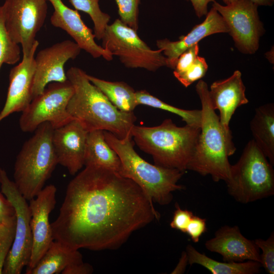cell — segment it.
<instances>
[{
    "mask_svg": "<svg viewBox=\"0 0 274 274\" xmlns=\"http://www.w3.org/2000/svg\"><path fill=\"white\" fill-rule=\"evenodd\" d=\"M160 215L141 188L114 171L85 166L68 183L54 240L72 250L116 249Z\"/></svg>",
    "mask_w": 274,
    "mask_h": 274,
    "instance_id": "obj_1",
    "label": "cell"
},
{
    "mask_svg": "<svg viewBox=\"0 0 274 274\" xmlns=\"http://www.w3.org/2000/svg\"><path fill=\"white\" fill-rule=\"evenodd\" d=\"M87 74L75 66L66 75L74 92L67 106L70 115L88 132L102 130L120 139L132 136L136 118L133 112H124L115 107L88 79Z\"/></svg>",
    "mask_w": 274,
    "mask_h": 274,
    "instance_id": "obj_2",
    "label": "cell"
},
{
    "mask_svg": "<svg viewBox=\"0 0 274 274\" xmlns=\"http://www.w3.org/2000/svg\"><path fill=\"white\" fill-rule=\"evenodd\" d=\"M201 105L200 131L187 170L202 176L210 175L215 182L226 183L231 164L228 158L236 151L230 128L223 126L211 105L209 88L202 80L195 87Z\"/></svg>",
    "mask_w": 274,
    "mask_h": 274,
    "instance_id": "obj_3",
    "label": "cell"
},
{
    "mask_svg": "<svg viewBox=\"0 0 274 274\" xmlns=\"http://www.w3.org/2000/svg\"><path fill=\"white\" fill-rule=\"evenodd\" d=\"M200 131V126L186 124L179 127L166 119L153 127L134 125L131 135L140 149L152 156L155 164L185 172Z\"/></svg>",
    "mask_w": 274,
    "mask_h": 274,
    "instance_id": "obj_4",
    "label": "cell"
},
{
    "mask_svg": "<svg viewBox=\"0 0 274 274\" xmlns=\"http://www.w3.org/2000/svg\"><path fill=\"white\" fill-rule=\"evenodd\" d=\"M104 135L120 159L119 174L136 184L152 203L168 204L173 199V192L183 189L178 182L185 172L147 162L135 151L132 136L120 139L107 131Z\"/></svg>",
    "mask_w": 274,
    "mask_h": 274,
    "instance_id": "obj_5",
    "label": "cell"
},
{
    "mask_svg": "<svg viewBox=\"0 0 274 274\" xmlns=\"http://www.w3.org/2000/svg\"><path fill=\"white\" fill-rule=\"evenodd\" d=\"M53 130L48 122L41 124L16 157L14 182L27 200L35 198L43 189L58 164L52 142Z\"/></svg>",
    "mask_w": 274,
    "mask_h": 274,
    "instance_id": "obj_6",
    "label": "cell"
},
{
    "mask_svg": "<svg viewBox=\"0 0 274 274\" xmlns=\"http://www.w3.org/2000/svg\"><path fill=\"white\" fill-rule=\"evenodd\" d=\"M273 166L254 140H250L237 162L231 165L226 183L228 193L242 203L273 195Z\"/></svg>",
    "mask_w": 274,
    "mask_h": 274,
    "instance_id": "obj_7",
    "label": "cell"
},
{
    "mask_svg": "<svg viewBox=\"0 0 274 274\" xmlns=\"http://www.w3.org/2000/svg\"><path fill=\"white\" fill-rule=\"evenodd\" d=\"M102 47L130 68L155 72L166 66V58L159 49L154 50L139 36L137 31L120 19L108 24L101 39Z\"/></svg>",
    "mask_w": 274,
    "mask_h": 274,
    "instance_id": "obj_8",
    "label": "cell"
},
{
    "mask_svg": "<svg viewBox=\"0 0 274 274\" xmlns=\"http://www.w3.org/2000/svg\"><path fill=\"white\" fill-rule=\"evenodd\" d=\"M74 92V87L68 80L49 83L22 112L19 121L21 130L33 132L45 122H49L55 129L74 119L67 111Z\"/></svg>",
    "mask_w": 274,
    "mask_h": 274,
    "instance_id": "obj_9",
    "label": "cell"
},
{
    "mask_svg": "<svg viewBox=\"0 0 274 274\" xmlns=\"http://www.w3.org/2000/svg\"><path fill=\"white\" fill-rule=\"evenodd\" d=\"M0 185L2 193L15 209L16 218L14 239L6 259L2 273L20 274L24 267L29 263L32 247L29 204L19 192L14 181L1 168Z\"/></svg>",
    "mask_w": 274,
    "mask_h": 274,
    "instance_id": "obj_10",
    "label": "cell"
},
{
    "mask_svg": "<svg viewBox=\"0 0 274 274\" xmlns=\"http://www.w3.org/2000/svg\"><path fill=\"white\" fill-rule=\"evenodd\" d=\"M4 24L12 40L20 44L23 56L31 52L37 34L48 12L46 0H5L2 6Z\"/></svg>",
    "mask_w": 274,
    "mask_h": 274,
    "instance_id": "obj_11",
    "label": "cell"
},
{
    "mask_svg": "<svg viewBox=\"0 0 274 274\" xmlns=\"http://www.w3.org/2000/svg\"><path fill=\"white\" fill-rule=\"evenodd\" d=\"M212 7L222 17L238 50L244 54L255 53L264 32L258 6L250 0H237L226 6L215 1Z\"/></svg>",
    "mask_w": 274,
    "mask_h": 274,
    "instance_id": "obj_12",
    "label": "cell"
},
{
    "mask_svg": "<svg viewBox=\"0 0 274 274\" xmlns=\"http://www.w3.org/2000/svg\"><path fill=\"white\" fill-rule=\"evenodd\" d=\"M81 50L75 41L64 40L38 53L35 57L36 69L31 89L32 99L42 93L49 83L67 80L64 64L68 60L75 59Z\"/></svg>",
    "mask_w": 274,
    "mask_h": 274,
    "instance_id": "obj_13",
    "label": "cell"
},
{
    "mask_svg": "<svg viewBox=\"0 0 274 274\" xmlns=\"http://www.w3.org/2000/svg\"><path fill=\"white\" fill-rule=\"evenodd\" d=\"M56 191L54 185H49L29 200L32 247L27 274L37 265L54 240L49 217L56 203Z\"/></svg>",
    "mask_w": 274,
    "mask_h": 274,
    "instance_id": "obj_14",
    "label": "cell"
},
{
    "mask_svg": "<svg viewBox=\"0 0 274 274\" xmlns=\"http://www.w3.org/2000/svg\"><path fill=\"white\" fill-rule=\"evenodd\" d=\"M88 131L76 119L54 129L52 137L58 164L75 175L84 166Z\"/></svg>",
    "mask_w": 274,
    "mask_h": 274,
    "instance_id": "obj_15",
    "label": "cell"
},
{
    "mask_svg": "<svg viewBox=\"0 0 274 274\" xmlns=\"http://www.w3.org/2000/svg\"><path fill=\"white\" fill-rule=\"evenodd\" d=\"M52 4L54 12L50 22L54 27L66 31L82 50L93 58L102 57L107 61L113 59L112 54L98 45L92 30L84 23L77 10L66 6L62 0H46Z\"/></svg>",
    "mask_w": 274,
    "mask_h": 274,
    "instance_id": "obj_16",
    "label": "cell"
},
{
    "mask_svg": "<svg viewBox=\"0 0 274 274\" xmlns=\"http://www.w3.org/2000/svg\"><path fill=\"white\" fill-rule=\"evenodd\" d=\"M38 41L27 56L10 71L9 85L5 104L0 112V122L10 114L23 112L32 99L31 89L36 69L35 55Z\"/></svg>",
    "mask_w": 274,
    "mask_h": 274,
    "instance_id": "obj_17",
    "label": "cell"
},
{
    "mask_svg": "<svg viewBox=\"0 0 274 274\" xmlns=\"http://www.w3.org/2000/svg\"><path fill=\"white\" fill-rule=\"evenodd\" d=\"M205 246L209 251L221 255L224 262L252 260L260 263L259 249L254 240L242 234L237 226L221 227L213 237L206 242Z\"/></svg>",
    "mask_w": 274,
    "mask_h": 274,
    "instance_id": "obj_18",
    "label": "cell"
},
{
    "mask_svg": "<svg viewBox=\"0 0 274 274\" xmlns=\"http://www.w3.org/2000/svg\"><path fill=\"white\" fill-rule=\"evenodd\" d=\"M228 31L222 17L212 7L208 12L204 20L195 25L187 35L182 36L177 41H171L167 39L158 40L156 45L166 58V66L174 69L178 58L187 49L207 36Z\"/></svg>",
    "mask_w": 274,
    "mask_h": 274,
    "instance_id": "obj_19",
    "label": "cell"
},
{
    "mask_svg": "<svg viewBox=\"0 0 274 274\" xmlns=\"http://www.w3.org/2000/svg\"><path fill=\"white\" fill-rule=\"evenodd\" d=\"M246 87L239 71H235L227 79L214 82L209 89L212 108L219 112V118L223 126L229 128V124L237 108L248 103Z\"/></svg>",
    "mask_w": 274,
    "mask_h": 274,
    "instance_id": "obj_20",
    "label": "cell"
},
{
    "mask_svg": "<svg viewBox=\"0 0 274 274\" xmlns=\"http://www.w3.org/2000/svg\"><path fill=\"white\" fill-rule=\"evenodd\" d=\"M84 166L102 167L119 174L121 168L120 159L107 142L104 130H95L88 132Z\"/></svg>",
    "mask_w": 274,
    "mask_h": 274,
    "instance_id": "obj_21",
    "label": "cell"
},
{
    "mask_svg": "<svg viewBox=\"0 0 274 274\" xmlns=\"http://www.w3.org/2000/svg\"><path fill=\"white\" fill-rule=\"evenodd\" d=\"M250 130L257 146L274 165V105L257 108L250 122Z\"/></svg>",
    "mask_w": 274,
    "mask_h": 274,
    "instance_id": "obj_22",
    "label": "cell"
},
{
    "mask_svg": "<svg viewBox=\"0 0 274 274\" xmlns=\"http://www.w3.org/2000/svg\"><path fill=\"white\" fill-rule=\"evenodd\" d=\"M82 261V255L78 250L70 249L53 240L29 274L59 273L67 266Z\"/></svg>",
    "mask_w": 274,
    "mask_h": 274,
    "instance_id": "obj_23",
    "label": "cell"
},
{
    "mask_svg": "<svg viewBox=\"0 0 274 274\" xmlns=\"http://www.w3.org/2000/svg\"><path fill=\"white\" fill-rule=\"evenodd\" d=\"M188 264H197L209 270L212 274H255L260 272L261 264L257 261L220 262L198 252L193 246L188 245L186 249Z\"/></svg>",
    "mask_w": 274,
    "mask_h": 274,
    "instance_id": "obj_24",
    "label": "cell"
},
{
    "mask_svg": "<svg viewBox=\"0 0 274 274\" xmlns=\"http://www.w3.org/2000/svg\"><path fill=\"white\" fill-rule=\"evenodd\" d=\"M87 76L118 110L124 112H133L138 106L136 91L127 83L106 81L88 74Z\"/></svg>",
    "mask_w": 274,
    "mask_h": 274,
    "instance_id": "obj_25",
    "label": "cell"
},
{
    "mask_svg": "<svg viewBox=\"0 0 274 274\" xmlns=\"http://www.w3.org/2000/svg\"><path fill=\"white\" fill-rule=\"evenodd\" d=\"M138 105H142L166 111L180 117L186 124L200 126L201 110H185L168 104L145 90L136 91Z\"/></svg>",
    "mask_w": 274,
    "mask_h": 274,
    "instance_id": "obj_26",
    "label": "cell"
},
{
    "mask_svg": "<svg viewBox=\"0 0 274 274\" xmlns=\"http://www.w3.org/2000/svg\"><path fill=\"white\" fill-rule=\"evenodd\" d=\"M76 10L88 14L94 24V35L98 40H101L110 21V16L101 11L99 0H69Z\"/></svg>",
    "mask_w": 274,
    "mask_h": 274,
    "instance_id": "obj_27",
    "label": "cell"
},
{
    "mask_svg": "<svg viewBox=\"0 0 274 274\" xmlns=\"http://www.w3.org/2000/svg\"><path fill=\"white\" fill-rule=\"evenodd\" d=\"M21 50L19 44L9 36L4 24L2 6H0V70L4 63L14 64L20 58Z\"/></svg>",
    "mask_w": 274,
    "mask_h": 274,
    "instance_id": "obj_28",
    "label": "cell"
},
{
    "mask_svg": "<svg viewBox=\"0 0 274 274\" xmlns=\"http://www.w3.org/2000/svg\"><path fill=\"white\" fill-rule=\"evenodd\" d=\"M16 224V215L0 223V274L14 239Z\"/></svg>",
    "mask_w": 274,
    "mask_h": 274,
    "instance_id": "obj_29",
    "label": "cell"
},
{
    "mask_svg": "<svg viewBox=\"0 0 274 274\" xmlns=\"http://www.w3.org/2000/svg\"><path fill=\"white\" fill-rule=\"evenodd\" d=\"M140 1L115 0L120 20L136 31L139 28V6Z\"/></svg>",
    "mask_w": 274,
    "mask_h": 274,
    "instance_id": "obj_30",
    "label": "cell"
},
{
    "mask_svg": "<svg viewBox=\"0 0 274 274\" xmlns=\"http://www.w3.org/2000/svg\"><path fill=\"white\" fill-rule=\"evenodd\" d=\"M208 64L203 57L197 56L194 62L185 71L174 75L177 80L185 87L200 80L206 74Z\"/></svg>",
    "mask_w": 274,
    "mask_h": 274,
    "instance_id": "obj_31",
    "label": "cell"
},
{
    "mask_svg": "<svg viewBox=\"0 0 274 274\" xmlns=\"http://www.w3.org/2000/svg\"><path fill=\"white\" fill-rule=\"evenodd\" d=\"M254 242L261 249L260 264L269 274L274 273V232L272 231L266 239H256Z\"/></svg>",
    "mask_w": 274,
    "mask_h": 274,
    "instance_id": "obj_32",
    "label": "cell"
},
{
    "mask_svg": "<svg viewBox=\"0 0 274 274\" xmlns=\"http://www.w3.org/2000/svg\"><path fill=\"white\" fill-rule=\"evenodd\" d=\"M198 52L199 46L196 44L182 53L174 69V75L181 73L191 66L198 56Z\"/></svg>",
    "mask_w": 274,
    "mask_h": 274,
    "instance_id": "obj_33",
    "label": "cell"
},
{
    "mask_svg": "<svg viewBox=\"0 0 274 274\" xmlns=\"http://www.w3.org/2000/svg\"><path fill=\"white\" fill-rule=\"evenodd\" d=\"M193 216V213L188 210L182 209L178 203L176 204V210L170 223V226L174 229L185 233L187 227Z\"/></svg>",
    "mask_w": 274,
    "mask_h": 274,
    "instance_id": "obj_34",
    "label": "cell"
},
{
    "mask_svg": "<svg viewBox=\"0 0 274 274\" xmlns=\"http://www.w3.org/2000/svg\"><path fill=\"white\" fill-rule=\"evenodd\" d=\"M207 230L206 219L193 215L186 230V232L195 243Z\"/></svg>",
    "mask_w": 274,
    "mask_h": 274,
    "instance_id": "obj_35",
    "label": "cell"
},
{
    "mask_svg": "<svg viewBox=\"0 0 274 274\" xmlns=\"http://www.w3.org/2000/svg\"><path fill=\"white\" fill-rule=\"evenodd\" d=\"M15 215V209L11 202L0 193V223Z\"/></svg>",
    "mask_w": 274,
    "mask_h": 274,
    "instance_id": "obj_36",
    "label": "cell"
},
{
    "mask_svg": "<svg viewBox=\"0 0 274 274\" xmlns=\"http://www.w3.org/2000/svg\"><path fill=\"white\" fill-rule=\"evenodd\" d=\"M93 272L91 265L83 261L70 265L61 272L62 274H89Z\"/></svg>",
    "mask_w": 274,
    "mask_h": 274,
    "instance_id": "obj_37",
    "label": "cell"
},
{
    "mask_svg": "<svg viewBox=\"0 0 274 274\" xmlns=\"http://www.w3.org/2000/svg\"><path fill=\"white\" fill-rule=\"evenodd\" d=\"M190 1L193 7L196 15L199 18L206 15L208 13V6L210 2L215 0H187Z\"/></svg>",
    "mask_w": 274,
    "mask_h": 274,
    "instance_id": "obj_38",
    "label": "cell"
},
{
    "mask_svg": "<svg viewBox=\"0 0 274 274\" xmlns=\"http://www.w3.org/2000/svg\"><path fill=\"white\" fill-rule=\"evenodd\" d=\"M188 264V258L187 253L186 251H183L182 253V255L179 260V261L174 269V270L171 272L173 274H180L183 273L186 269V266Z\"/></svg>",
    "mask_w": 274,
    "mask_h": 274,
    "instance_id": "obj_39",
    "label": "cell"
},
{
    "mask_svg": "<svg viewBox=\"0 0 274 274\" xmlns=\"http://www.w3.org/2000/svg\"><path fill=\"white\" fill-rule=\"evenodd\" d=\"M253 3L257 5L262 6H272L274 3V0H250Z\"/></svg>",
    "mask_w": 274,
    "mask_h": 274,
    "instance_id": "obj_40",
    "label": "cell"
},
{
    "mask_svg": "<svg viewBox=\"0 0 274 274\" xmlns=\"http://www.w3.org/2000/svg\"><path fill=\"white\" fill-rule=\"evenodd\" d=\"M237 0H223V1L224 2V3L226 4V5H229V4H231L236 1H237Z\"/></svg>",
    "mask_w": 274,
    "mask_h": 274,
    "instance_id": "obj_41",
    "label": "cell"
}]
</instances>
